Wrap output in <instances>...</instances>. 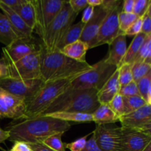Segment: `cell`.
I'll use <instances>...</instances> for the list:
<instances>
[{"label": "cell", "instance_id": "1", "mask_svg": "<svg viewBox=\"0 0 151 151\" xmlns=\"http://www.w3.org/2000/svg\"><path fill=\"white\" fill-rule=\"evenodd\" d=\"M71 126L70 122L47 116H38L10 125L5 130L10 133L8 140L12 142L42 143L50 136L58 133L64 134Z\"/></svg>", "mask_w": 151, "mask_h": 151}, {"label": "cell", "instance_id": "2", "mask_svg": "<svg viewBox=\"0 0 151 151\" xmlns=\"http://www.w3.org/2000/svg\"><path fill=\"white\" fill-rule=\"evenodd\" d=\"M41 47V74L44 82L81 75L93 68L86 62H79L67 57L59 50L47 52Z\"/></svg>", "mask_w": 151, "mask_h": 151}, {"label": "cell", "instance_id": "3", "mask_svg": "<svg viewBox=\"0 0 151 151\" xmlns=\"http://www.w3.org/2000/svg\"><path fill=\"white\" fill-rule=\"evenodd\" d=\"M97 91L88 89H67L46 109L42 115L58 111L91 114L100 106Z\"/></svg>", "mask_w": 151, "mask_h": 151}, {"label": "cell", "instance_id": "4", "mask_svg": "<svg viewBox=\"0 0 151 151\" xmlns=\"http://www.w3.org/2000/svg\"><path fill=\"white\" fill-rule=\"evenodd\" d=\"M78 76L44 82L35 97L26 103L27 119L40 116L60 94L66 91Z\"/></svg>", "mask_w": 151, "mask_h": 151}, {"label": "cell", "instance_id": "5", "mask_svg": "<svg viewBox=\"0 0 151 151\" xmlns=\"http://www.w3.org/2000/svg\"><path fill=\"white\" fill-rule=\"evenodd\" d=\"M78 14L72 10L68 1H66L54 20L51 22L41 37V45L47 52H54L69 27L73 24Z\"/></svg>", "mask_w": 151, "mask_h": 151}, {"label": "cell", "instance_id": "6", "mask_svg": "<svg viewBox=\"0 0 151 151\" xmlns=\"http://www.w3.org/2000/svg\"><path fill=\"white\" fill-rule=\"evenodd\" d=\"M92 66L91 70L77 78L68 89L94 88L98 91L118 69L116 66L108 63L106 57Z\"/></svg>", "mask_w": 151, "mask_h": 151}, {"label": "cell", "instance_id": "7", "mask_svg": "<svg viewBox=\"0 0 151 151\" xmlns=\"http://www.w3.org/2000/svg\"><path fill=\"white\" fill-rule=\"evenodd\" d=\"M66 1L65 0H32L35 15L34 31L41 38L63 8Z\"/></svg>", "mask_w": 151, "mask_h": 151}, {"label": "cell", "instance_id": "8", "mask_svg": "<svg viewBox=\"0 0 151 151\" xmlns=\"http://www.w3.org/2000/svg\"><path fill=\"white\" fill-rule=\"evenodd\" d=\"M8 77L16 79H41V47L21 60L7 65Z\"/></svg>", "mask_w": 151, "mask_h": 151}, {"label": "cell", "instance_id": "9", "mask_svg": "<svg viewBox=\"0 0 151 151\" xmlns=\"http://www.w3.org/2000/svg\"><path fill=\"white\" fill-rule=\"evenodd\" d=\"M44 84L42 79L22 80L7 78L0 80V88L7 92L23 99L25 103L33 98Z\"/></svg>", "mask_w": 151, "mask_h": 151}, {"label": "cell", "instance_id": "10", "mask_svg": "<svg viewBox=\"0 0 151 151\" xmlns=\"http://www.w3.org/2000/svg\"><path fill=\"white\" fill-rule=\"evenodd\" d=\"M122 2L121 0H103L101 6L94 8V14L85 24L80 40L88 45L91 40L96 36L102 24L109 13Z\"/></svg>", "mask_w": 151, "mask_h": 151}, {"label": "cell", "instance_id": "11", "mask_svg": "<svg viewBox=\"0 0 151 151\" xmlns=\"http://www.w3.org/2000/svg\"><path fill=\"white\" fill-rule=\"evenodd\" d=\"M122 2L112 10L106 17L96 36L88 44L89 50L103 44L110 45L113 40L119 35L118 15L119 12L122 11Z\"/></svg>", "mask_w": 151, "mask_h": 151}, {"label": "cell", "instance_id": "12", "mask_svg": "<svg viewBox=\"0 0 151 151\" xmlns=\"http://www.w3.org/2000/svg\"><path fill=\"white\" fill-rule=\"evenodd\" d=\"M122 128L135 130L151 135V105H145L140 109L119 116Z\"/></svg>", "mask_w": 151, "mask_h": 151}, {"label": "cell", "instance_id": "13", "mask_svg": "<svg viewBox=\"0 0 151 151\" xmlns=\"http://www.w3.org/2000/svg\"><path fill=\"white\" fill-rule=\"evenodd\" d=\"M26 103L0 88V119H27Z\"/></svg>", "mask_w": 151, "mask_h": 151}, {"label": "cell", "instance_id": "14", "mask_svg": "<svg viewBox=\"0 0 151 151\" xmlns=\"http://www.w3.org/2000/svg\"><path fill=\"white\" fill-rule=\"evenodd\" d=\"M92 134L96 144L102 151H121L119 127L96 125Z\"/></svg>", "mask_w": 151, "mask_h": 151}, {"label": "cell", "instance_id": "15", "mask_svg": "<svg viewBox=\"0 0 151 151\" xmlns=\"http://www.w3.org/2000/svg\"><path fill=\"white\" fill-rule=\"evenodd\" d=\"M121 151H142L151 143V135L119 127Z\"/></svg>", "mask_w": 151, "mask_h": 151}, {"label": "cell", "instance_id": "16", "mask_svg": "<svg viewBox=\"0 0 151 151\" xmlns=\"http://www.w3.org/2000/svg\"><path fill=\"white\" fill-rule=\"evenodd\" d=\"M40 50V44L37 45L33 41L18 38L10 45L2 48V58L9 65L21 60L25 56Z\"/></svg>", "mask_w": 151, "mask_h": 151}, {"label": "cell", "instance_id": "17", "mask_svg": "<svg viewBox=\"0 0 151 151\" xmlns=\"http://www.w3.org/2000/svg\"><path fill=\"white\" fill-rule=\"evenodd\" d=\"M0 9L7 18L10 23L11 24L12 27L16 31L19 38L27 40V41H33L34 38L32 35L34 32L33 29L29 27L16 12L13 11L11 8L7 6L4 5L1 1H0Z\"/></svg>", "mask_w": 151, "mask_h": 151}, {"label": "cell", "instance_id": "18", "mask_svg": "<svg viewBox=\"0 0 151 151\" xmlns=\"http://www.w3.org/2000/svg\"><path fill=\"white\" fill-rule=\"evenodd\" d=\"M109 47V53L106 55V62L119 68L127 51L126 36L124 34L119 35L113 40Z\"/></svg>", "mask_w": 151, "mask_h": 151}, {"label": "cell", "instance_id": "19", "mask_svg": "<svg viewBox=\"0 0 151 151\" xmlns=\"http://www.w3.org/2000/svg\"><path fill=\"white\" fill-rule=\"evenodd\" d=\"M120 85L118 79V69L105 83L101 89L97 91V97L100 104H109L116 94L119 93Z\"/></svg>", "mask_w": 151, "mask_h": 151}, {"label": "cell", "instance_id": "20", "mask_svg": "<svg viewBox=\"0 0 151 151\" xmlns=\"http://www.w3.org/2000/svg\"><path fill=\"white\" fill-rule=\"evenodd\" d=\"M89 47L86 43L78 40L75 42L68 44L59 51L67 57L77 61L86 62V56Z\"/></svg>", "mask_w": 151, "mask_h": 151}, {"label": "cell", "instance_id": "21", "mask_svg": "<svg viewBox=\"0 0 151 151\" xmlns=\"http://www.w3.org/2000/svg\"><path fill=\"white\" fill-rule=\"evenodd\" d=\"M93 122L96 125H109L119 122V117L116 116L108 104H100L91 114Z\"/></svg>", "mask_w": 151, "mask_h": 151}, {"label": "cell", "instance_id": "22", "mask_svg": "<svg viewBox=\"0 0 151 151\" xmlns=\"http://www.w3.org/2000/svg\"><path fill=\"white\" fill-rule=\"evenodd\" d=\"M19 38L7 18L0 12V43L5 47L10 45Z\"/></svg>", "mask_w": 151, "mask_h": 151}, {"label": "cell", "instance_id": "23", "mask_svg": "<svg viewBox=\"0 0 151 151\" xmlns=\"http://www.w3.org/2000/svg\"><path fill=\"white\" fill-rule=\"evenodd\" d=\"M47 116L49 117L55 118V119H60L65 122H93L92 116L90 114L78 113V112H69V111H58L54 113L42 115Z\"/></svg>", "mask_w": 151, "mask_h": 151}, {"label": "cell", "instance_id": "24", "mask_svg": "<svg viewBox=\"0 0 151 151\" xmlns=\"http://www.w3.org/2000/svg\"><path fill=\"white\" fill-rule=\"evenodd\" d=\"M13 11L16 12L25 24L34 31L35 27V15L32 0H24V2Z\"/></svg>", "mask_w": 151, "mask_h": 151}, {"label": "cell", "instance_id": "25", "mask_svg": "<svg viewBox=\"0 0 151 151\" xmlns=\"http://www.w3.org/2000/svg\"><path fill=\"white\" fill-rule=\"evenodd\" d=\"M84 27H85V24L82 23L81 22L69 27V28L62 38L61 41L59 43L58 46V50H60L68 44H70L80 40Z\"/></svg>", "mask_w": 151, "mask_h": 151}, {"label": "cell", "instance_id": "26", "mask_svg": "<svg viewBox=\"0 0 151 151\" xmlns=\"http://www.w3.org/2000/svg\"><path fill=\"white\" fill-rule=\"evenodd\" d=\"M147 35L143 33V32H140L138 35H135L134 37V39L132 40L129 47H127L126 53H125V57H124L123 60L122 61V64L133 63L134 58H136L139 50L140 47L142 44L143 41L145 39Z\"/></svg>", "mask_w": 151, "mask_h": 151}, {"label": "cell", "instance_id": "27", "mask_svg": "<svg viewBox=\"0 0 151 151\" xmlns=\"http://www.w3.org/2000/svg\"><path fill=\"white\" fill-rule=\"evenodd\" d=\"M136 83L139 95L145 100L147 104L151 105V72Z\"/></svg>", "mask_w": 151, "mask_h": 151}, {"label": "cell", "instance_id": "28", "mask_svg": "<svg viewBox=\"0 0 151 151\" xmlns=\"http://www.w3.org/2000/svg\"><path fill=\"white\" fill-rule=\"evenodd\" d=\"M146 62L151 63V35H147L140 47L134 62Z\"/></svg>", "mask_w": 151, "mask_h": 151}, {"label": "cell", "instance_id": "29", "mask_svg": "<svg viewBox=\"0 0 151 151\" xmlns=\"http://www.w3.org/2000/svg\"><path fill=\"white\" fill-rule=\"evenodd\" d=\"M133 80L135 83L151 72V63L146 62H134L131 63Z\"/></svg>", "mask_w": 151, "mask_h": 151}, {"label": "cell", "instance_id": "30", "mask_svg": "<svg viewBox=\"0 0 151 151\" xmlns=\"http://www.w3.org/2000/svg\"><path fill=\"white\" fill-rule=\"evenodd\" d=\"M125 114L131 113L142 106L147 105L145 100L141 96H132V97H123Z\"/></svg>", "mask_w": 151, "mask_h": 151}, {"label": "cell", "instance_id": "31", "mask_svg": "<svg viewBox=\"0 0 151 151\" xmlns=\"http://www.w3.org/2000/svg\"><path fill=\"white\" fill-rule=\"evenodd\" d=\"M138 18L134 13H127L120 11L118 15V22H119V35L124 34L129 27L137 20Z\"/></svg>", "mask_w": 151, "mask_h": 151}, {"label": "cell", "instance_id": "32", "mask_svg": "<svg viewBox=\"0 0 151 151\" xmlns=\"http://www.w3.org/2000/svg\"><path fill=\"white\" fill-rule=\"evenodd\" d=\"M131 66H132L131 63H125L122 64L118 68V79L120 86L127 85L134 81Z\"/></svg>", "mask_w": 151, "mask_h": 151}, {"label": "cell", "instance_id": "33", "mask_svg": "<svg viewBox=\"0 0 151 151\" xmlns=\"http://www.w3.org/2000/svg\"><path fill=\"white\" fill-rule=\"evenodd\" d=\"M63 134V133H58V134L50 136L48 138L46 139L42 143L55 151H66L65 143L63 142L61 139Z\"/></svg>", "mask_w": 151, "mask_h": 151}, {"label": "cell", "instance_id": "34", "mask_svg": "<svg viewBox=\"0 0 151 151\" xmlns=\"http://www.w3.org/2000/svg\"><path fill=\"white\" fill-rule=\"evenodd\" d=\"M109 106L114 111V113L119 116L125 114V106H124L123 97L120 94H117L112 98L110 103H109Z\"/></svg>", "mask_w": 151, "mask_h": 151}, {"label": "cell", "instance_id": "35", "mask_svg": "<svg viewBox=\"0 0 151 151\" xmlns=\"http://www.w3.org/2000/svg\"><path fill=\"white\" fill-rule=\"evenodd\" d=\"M118 94H120L122 97H132V96L139 95L137 83L134 81H132L127 85L120 86Z\"/></svg>", "mask_w": 151, "mask_h": 151}, {"label": "cell", "instance_id": "36", "mask_svg": "<svg viewBox=\"0 0 151 151\" xmlns=\"http://www.w3.org/2000/svg\"><path fill=\"white\" fill-rule=\"evenodd\" d=\"M90 134H91V133L75 140L72 142L65 143V148H68L70 151H83L86 145L87 138Z\"/></svg>", "mask_w": 151, "mask_h": 151}, {"label": "cell", "instance_id": "37", "mask_svg": "<svg viewBox=\"0 0 151 151\" xmlns=\"http://www.w3.org/2000/svg\"><path fill=\"white\" fill-rule=\"evenodd\" d=\"M150 4V0H134L133 13L138 17H142Z\"/></svg>", "mask_w": 151, "mask_h": 151}, {"label": "cell", "instance_id": "38", "mask_svg": "<svg viewBox=\"0 0 151 151\" xmlns=\"http://www.w3.org/2000/svg\"><path fill=\"white\" fill-rule=\"evenodd\" d=\"M142 18V32L146 35H151V4Z\"/></svg>", "mask_w": 151, "mask_h": 151}, {"label": "cell", "instance_id": "39", "mask_svg": "<svg viewBox=\"0 0 151 151\" xmlns=\"http://www.w3.org/2000/svg\"><path fill=\"white\" fill-rule=\"evenodd\" d=\"M142 18L139 17L125 31L124 35L125 36H135L139 33L142 32Z\"/></svg>", "mask_w": 151, "mask_h": 151}, {"label": "cell", "instance_id": "40", "mask_svg": "<svg viewBox=\"0 0 151 151\" xmlns=\"http://www.w3.org/2000/svg\"><path fill=\"white\" fill-rule=\"evenodd\" d=\"M72 10L78 15L82 10H84L88 6L87 0H69L68 1Z\"/></svg>", "mask_w": 151, "mask_h": 151}, {"label": "cell", "instance_id": "41", "mask_svg": "<svg viewBox=\"0 0 151 151\" xmlns=\"http://www.w3.org/2000/svg\"><path fill=\"white\" fill-rule=\"evenodd\" d=\"M7 151H32L28 145L23 142L16 141L13 142V145Z\"/></svg>", "mask_w": 151, "mask_h": 151}, {"label": "cell", "instance_id": "42", "mask_svg": "<svg viewBox=\"0 0 151 151\" xmlns=\"http://www.w3.org/2000/svg\"><path fill=\"white\" fill-rule=\"evenodd\" d=\"M94 7H91V6H87V7L84 9V11L83 13L82 19H81V22L86 24L91 19V18L92 17L93 14H94Z\"/></svg>", "mask_w": 151, "mask_h": 151}, {"label": "cell", "instance_id": "43", "mask_svg": "<svg viewBox=\"0 0 151 151\" xmlns=\"http://www.w3.org/2000/svg\"><path fill=\"white\" fill-rule=\"evenodd\" d=\"M83 151H102L100 149V147L97 145L95 142V139H94V135L91 136L88 140H87L86 145L85 148L83 149Z\"/></svg>", "mask_w": 151, "mask_h": 151}, {"label": "cell", "instance_id": "44", "mask_svg": "<svg viewBox=\"0 0 151 151\" xmlns=\"http://www.w3.org/2000/svg\"><path fill=\"white\" fill-rule=\"evenodd\" d=\"M32 151H55L43 143H27Z\"/></svg>", "mask_w": 151, "mask_h": 151}, {"label": "cell", "instance_id": "45", "mask_svg": "<svg viewBox=\"0 0 151 151\" xmlns=\"http://www.w3.org/2000/svg\"><path fill=\"white\" fill-rule=\"evenodd\" d=\"M24 0H0L2 4L7 6L13 10H15L20 4L24 2Z\"/></svg>", "mask_w": 151, "mask_h": 151}, {"label": "cell", "instance_id": "46", "mask_svg": "<svg viewBox=\"0 0 151 151\" xmlns=\"http://www.w3.org/2000/svg\"><path fill=\"white\" fill-rule=\"evenodd\" d=\"M134 0H125L122 1V11L127 13H132L134 10Z\"/></svg>", "mask_w": 151, "mask_h": 151}, {"label": "cell", "instance_id": "47", "mask_svg": "<svg viewBox=\"0 0 151 151\" xmlns=\"http://www.w3.org/2000/svg\"><path fill=\"white\" fill-rule=\"evenodd\" d=\"M8 77V69L4 59L0 58V80Z\"/></svg>", "mask_w": 151, "mask_h": 151}, {"label": "cell", "instance_id": "48", "mask_svg": "<svg viewBox=\"0 0 151 151\" xmlns=\"http://www.w3.org/2000/svg\"><path fill=\"white\" fill-rule=\"evenodd\" d=\"M9 137H10V133H9V131L0 128V150H4L1 147V144L4 143L6 140H8Z\"/></svg>", "mask_w": 151, "mask_h": 151}, {"label": "cell", "instance_id": "49", "mask_svg": "<svg viewBox=\"0 0 151 151\" xmlns=\"http://www.w3.org/2000/svg\"><path fill=\"white\" fill-rule=\"evenodd\" d=\"M103 0H87V4L88 6H91L93 7H100L103 4Z\"/></svg>", "mask_w": 151, "mask_h": 151}, {"label": "cell", "instance_id": "50", "mask_svg": "<svg viewBox=\"0 0 151 151\" xmlns=\"http://www.w3.org/2000/svg\"><path fill=\"white\" fill-rule=\"evenodd\" d=\"M142 151H151V143L147 145V147H146Z\"/></svg>", "mask_w": 151, "mask_h": 151}]
</instances>
